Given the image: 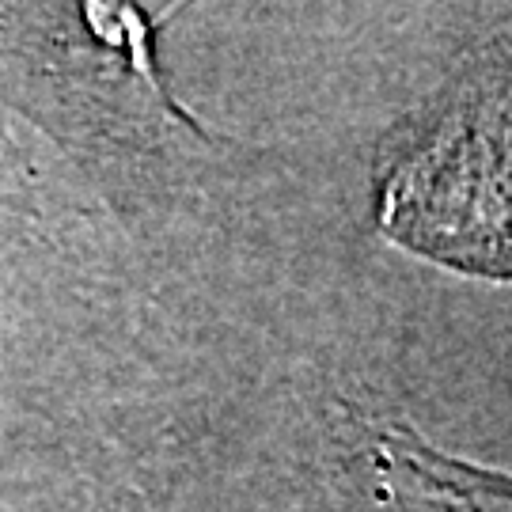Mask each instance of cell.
Segmentation results:
<instances>
[{"label": "cell", "instance_id": "cell-1", "mask_svg": "<svg viewBox=\"0 0 512 512\" xmlns=\"http://www.w3.org/2000/svg\"><path fill=\"white\" fill-rule=\"evenodd\" d=\"M376 213L406 251L512 281V31L486 38L387 133Z\"/></svg>", "mask_w": 512, "mask_h": 512}, {"label": "cell", "instance_id": "cell-2", "mask_svg": "<svg viewBox=\"0 0 512 512\" xmlns=\"http://www.w3.org/2000/svg\"><path fill=\"white\" fill-rule=\"evenodd\" d=\"M368 463L399 501L425 512H512V478L444 456L399 421L368 437Z\"/></svg>", "mask_w": 512, "mask_h": 512}]
</instances>
